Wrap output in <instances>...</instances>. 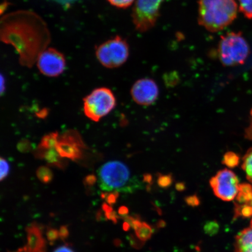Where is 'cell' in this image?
Returning <instances> with one entry per match:
<instances>
[{
	"label": "cell",
	"instance_id": "836d02e7",
	"mask_svg": "<svg viewBox=\"0 0 252 252\" xmlns=\"http://www.w3.org/2000/svg\"><path fill=\"white\" fill-rule=\"evenodd\" d=\"M4 82H5L4 79V78H3L2 75H1V94H3V91H4V90L5 89V87H4L5 86Z\"/></svg>",
	"mask_w": 252,
	"mask_h": 252
},
{
	"label": "cell",
	"instance_id": "7c38bea8",
	"mask_svg": "<svg viewBox=\"0 0 252 252\" xmlns=\"http://www.w3.org/2000/svg\"><path fill=\"white\" fill-rule=\"evenodd\" d=\"M27 244L23 249L24 252H46V242L43 238L42 230L36 223H32L27 229Z\"/></svg>",
	"mask_w": 252,
	"mask_h": 252
},
{
	"label": "cell",
	"instance_id": "6da1fadb",
	"mask_svg": "<svg viewBox=\"0 0 252 252\" xmlns=\"http://www.w3.org/2000/svg\"><path fill=\"white\" fill-rule=\"evenodd\" d=\"M0 39L14 47L21 65L31 68L49 45L51 34L40 15L30 10H19L1 18Z\"/></svg>",
	"mask_w": 252,
	"mask_h": 252
},
{
	"label": "cell",
	"instance_id": "8fae6325",
	"mask_svg": "<svg viewBox=\"0 0 252 252\" xmlns=\"http://www.w3.org/2000/svg\"><path fill=\"white\" fill-rule=\"evenodd\" d=\"M83 147V144L77 135L67 133L58 140L56 150L60 157L75 160L80 158Z\"/></svg>",
	"mask_w": 252,
	"mask_h": 252
},
{
	"label": "cell",
	"instance_id": "f1b7e54d",
	"mask_svg": "<svg viewBox=\"0 0 252 252\" xmlns=\"http://www.w3.org/2000/svg\"><path fill=\"white\" fill-rule=\"evenodd\" d=\"M58 4H61L65 7H70L71 5L76 2L78 0H53Z\"/></svg>",
	"mask_w": 252,
	"mask_h": 252
},
{
	"label": "cell",
	"instance_id": "d6986e66",
	"mask_svg": "<svg viewBox=\"0 0 252 252\" xmlns=\"http://www.w3.org/2000/svg\"><path fill=\"white\" fill-rule=\"evenodd\" d=\"M36 175L37 178L43 184H48L52 181L53 179L52 171L46 166H41L37 169Z\"/></svg>",
	"mask_w": 252,
	"mask_h": 252
},
{
	"label": "cell",
	"instance_id": "f546056e",
	"mask_svg": "<svg viewBox=\"0 0 252 252\" xmlns=\"http://www.w3.org/2000/svg\"><path fill=\"white\" fill-rule=\"evenodd\" d=\"M59 234L60 238L62 239V240H65V239L68 237L69 235V232L67 226H62L61 229H60Z\"/></svg>",
	"mask_w": 252,
	"mask_h": 252
},
{
	"label": "cell",
	"instance_id": "e575fe53",
	"mask_svg": "<svg viewBox=\"0 0 252 252\" xmlns=\"http://www.w3.org/2000/svg\"><path fill=\"white\" fill-rule=\"evenodd\" d=\"M23 251H24L23 249H20V250H19L18 252H22Z\"/></svg>",
	"mask_w": 252,
	"mask_h": 252
},
{
	"label": "cell",
	"instance_id": "83f0119b",
	"mask_svg": "<svg viewBox=\"0 0 252 252\" xmlns=\"http://www.w3.org/2000/svg\"><path fill=\"white\" fill-rule=\"evenodd\" d=\"M251 122L250 125L246 129L245 137L247 139L252 141V108L251 110Z\"/></svg>",
	"mask_w": 252,
	"mask_h": 252
},
{
	"label": "cell",
	"instance_id": "d590c367",
	"mask_svg": "<svg viewBox=\"0 0 252 252\" xmlns=\"http://www.w3.org/2000/svg\"><path fill=\"white\" fill-rule=\"evenodd\" d=\"M251 228H252V219L251 221Z\"/></svg>",
	"mask_w": 252,
	"mask_h": 252
},
{
	"label": "cell",
	"instance_id": "7402d4cb",
	"mask_svg": "<svg viewBox=\"0 0 252 252\" xmlns=\"http://www.w3.org/2000/svg\"><path fill=\"white\" fill-rule=\"evenodd\" d=\"M136 0H108V1L114 7L126 9L130 7Z\"/></svg>",
	"mask_w": 252,
	"mask_h": 252
},
{
	"label": "cell",
	"instance_id": "5b68a950",
	"mask_svg": "<svg viewBox=\"0 0 252 252\" xmlns=\"http://www.w3.org/2000/svg\"><path fill=\"white\" fill-rule=\"evenodd\" d=\"M116 97L108 88L94 90L84 98V114L91 121L97 122L115 108Z\"/></svg>",
	"mask_w": 252,
	"mask_h": 252
},
{
	"label": "cell",
	"instance_id": "603a6c76",
	"mask_svg": "<svg viewBox=\"0 0 252 252\" xmlns=\"http://www.w3.org/2000/svg\"><path fill=\"white\" fill-rule=\"evenodd\" d=\"M173 182L171 175H160L158 179V184L160 187L166 188L170 187Z\"/></svg>",
	"mask_w": 252,
	"mask_h": 252
},
{
	"label": "cell",
	"instance_id": "2e32d148",
	"mask_svg": "<svg viewBox=\"0 0 252 252\" xmlns=\"http://www.w3.org/2000/svg\"><path fill=\"white\" fill-rule=\"evenodd\" d=\"M234 219L238 217L249 218L252 217V204H239L235 203Z\"/></svg>",
	"mask_w": 252,
	"mask_h": 252
},
{
	"label": "cell",
	"instance_id": "277c9868",
	"mask_svg": "<svg viewBox=\"0 0 252 252\" xmlns=\"http://www.w3.org/2000/svg\"><path fill=\"white\" fill-rule=\"evenodd\" d=\"M216 53L222 65L233 67L244 64L250 47L240 32H231L220 36Z\"/></svg>",
	"mask_w": 252,
	"mask_h": 252
},
{
	"label": "cell",
	"instance_id": "52a82bcc",
	"mask_svg": "<svg viewBox=\"0 0 252 252\" xmlns=\"http://www.w3.org/2000/svg\"><path fill=\"white\" fill-rule=\"evenodd\" d=\"M164 0H136L131 12L135 30L143 33L155 27Z\"/></svg>",
	"mask_w": 252,
	"mask_h": 252
},
{
	"label": "cell",
	"instance_id": "7a4b0ae2",
	"mask_svg": "<svg viewBox=\"0 0 252 252\" xmlns=\"http://www.w3.org/2000/svg\"><path fill=\"white\" fill-rule=\"evenodd\" d=\"M198 23L210 32L222 31L237 17L235 0H198Z\"/></svg>",
	"mask_w": 252,
	"mask_h": 252
},
{
	"label": "cell",
	"instance_id": "d6a6232c",
	"mask_svg": "<svg viewBox=\"0 0 252 252\" xmlns=\"http://www.w3.org/2000/svg\"><path fill=\"white\" fill-rule=\"evenodd\" d=\"M176 189H177V190L179 191H183L185 188V186L184 184H182V183H179V184L176 185Z\"/></svg>",
	"mask_w": 252,
	"mask_h": 252
},
{
	"label": "cell",
	"instance_id": "1f68e13d",
	"mask_svg": "<svg viewBox=\"0 0 252 252\" xmlns=\"http://www.w3.org/2000/svg\"><path fill=\"white\" fill-rule=\"evenodd\" d=\"M128 212V209L126 207H122L120 208L119 210V213L121 215H127Z\"/></svg>",
	"mask_w": 252,
	"mask_h": 252
},
{
	"label": "cell",
	"instance_id": "d4e9b609",
	"mask_svg": "<svg viewBox=\"0 0 252 252\" xmlns=\"http://www.w3.org/2000/svg\"><path fill=\"white\" fill-rule=\"evenodd\" d=\"M119 196V192L112 191V193L108 194L104 193L102 194V197L105 198L108 204L112 205L116 203Z\"/></svg>",
	"mask_w": 252,
	"mask_h": 252
},
{
	"label": "cell",
	"instance_id": "4fadbf2b",
	"mask_svg": "<svg viewBox=\"0 0 252 252\" xmlns=\"http://www.w3.org/2000/svg\"><path fill=\"white\" fill-rule=\"evenodd\" d=\"M234 252H252V228L245 229L235 237Z\"/></svg>",
	"mask_w": 252,
	"mask_h": 252
},
{
	"label": "cell",
	"instance_id": "30bf717a",
	"mask_svg": "<svg viewBox=\"0 0 252 252\" xmlns=\"http://www.w3.org/2000/svg\"><path fill=\"white\" fill-rule=\"evenodd\" d=\"M132 97L138 105L149 106L155 102L159 95V88L155 81L150 78L138 80L131 90Z\"/></svg>",
	"mask_w": 252,
	"mask_h": 252
},
{
	"label": "cell",
	"instance_id": "e0dca14e",
	"mask_svg": "<svg viewBox=\"0 0 252 252\" xmlns=\"http://www.w3.org/2000/svg\"><path fill=\"white\" fill-rule=\"evenodd\" d=\"M135 234L142 241L149 240L153 234V229L151 225L146 222H142L141 225L136 230Z\"/></svg>",
	"mask_w": 252,
	"mask_h": 252
},
{
	"label": "cell",
	"instance_id": "44dd1931",
	"mask_svg": "<svg viewBox=\"0 0 252 252\" xmlns=\"http://www.w3.org/2000/svg\"><path fill=\"white\" fill-rule=\"evenodd\" d=\"M204 229L206 234L214 236L219 232L220 225L216 220H213V221L207 222L204 225Z\"/></svg>",
	"mask_w": 252,
	"mask_h": 252
},
{
	"label": "cell",
	"instance_id": "ffe728a7",
	"mask_svg": "<svg viewBox=\"0 0 252 252\" xmlns=\"http://www.w3.org/2000/svg\"><path fill=\"white\" fill-rule=\"evenodd\" d=\"M239 10L249 20H252V0H238Z\"/></svg>",
	"mask_w": 252,
	"mask_h": 252
},
{
	"label": "cell",
	"instance_id": "cb8c5ba5",
	"mask_svg": "<svg viewBox=\"0 0 252 252\" xmlns=\"http://www.w3.org/2000/svg\"><path fill=\"white\" fill-rule=\"evenodd\" d=\"M0 167H1V176H0V179L1 181L4 180V179L7 177L9 172V165L7 160L1 158L0 159Z\"/></svg>",
	"mask_w": 252,
	"mask_h": 252
},
{
	"label": "cell",
	"instance_id": "4316f807",
	"mask_svg": "<svg viewBox=\"0 0 252 252\" xmlns=\"http://www.w3.org/2000/svg\"><path fill=\"white\" fill-rule=\"evenodd\" d=\"M185 201L188 206L191 207H196L199 206L200 204L199 198H198L196 195H193V196H190L186 198Z\"/></svg>",
	"mask_w": 252,
	"mask_h": 252
},
{
	"label": "cell",
	"instance_id": "ba28073f",
	"mask_svg": "<svg viewBox=\"0 0 252 252\" xmlns=\"http://www.w3.org/2000/svg\"><path fill=\"white\" fill-rule=\"evenodd\" d=\"M210 184L214 193L220 200L225 201L234 200L239 191V180L231 170H220L210 179Z\"/></svg>",
	"mask_w": 252,
	"mask_h": 252
},
{
	"label": "cell",
	"instance_id": "ac0fdd59",
	"mask_svg": "<svg viewBox=\"0 0 252 252\" xmlns=\"http://www.w3.org/2000/svg\"><path fill=\"white\" fill-rule=\"evenodd\" d=\"M222 162L229 168H234L240 163V157L237 154L229 151L223 155Z\"/></svg>",
	"mask_w": 252,
	"mask_h": 252
},
{
	"label": "cell",
	"instance_id": "8992f818",
	"mask_svg": "<svg viewBox=\"0 0 252 252\" xmlns=\"http://www.w3.org/2000/svg\"><path fill=\"white\" fill-rule=\"evenodd\" d=\"M95 54L97 61L104 67L118 68L127 61L129 45L127 40L117 35L97 46Z\"/></svg>",
	"mask_w": 252,
	"mask_h": 252
},
{
	"label": "cell",
	"instance_id": "484cf974",
	"mask_svg": "<svg viewBox=\"0 0 252 252\" xmlns=\"http://www.w3.org/2000/svg\"><path fill=\"white\" fill-rule=\"evenodd\" d=\"M47 238L50 243H55L60 238L59 231L55 229H49L47 232Z\"/></svg>",
	"mask_w": 252,
	"mask_h": 252
},
{
	"label": "cell",
	"instance_id": "5bb4252c",
	"mask_svg": "<svg viewBox=\"0 0 252 252\" xmlns=\"http://www.w3.org/2000/svg\"><path fill=\"white\" fill-rule=\"evenodd\" d=\"M237 204H250L252 202V185L249 184L239 185V191L236 197Z\"/></svg>",
	"mask_w": 252,
	"mask_h": 252
},
{
	"label": "cell",
	"instance_id": "4dcf8cb0",
	"mask_svg": "<svg viewBox=\"0 0 252 252\" xmlns=\"http://www.w3.org/2000/svg\"><path fill=\"white\" fill-rule=\"evenodd\" d=\"M53 252H74L71 248L63 246V247H59Z\"/></svg>",
	"mask_w": 252,
	"mask_h": 252
},
{
	"label": "cell",
	"instance_id": "9c48e42d",
	"mask_svg": "<svg viewBox=\"0 0 252 252\" xmlns=\"http://www.w3.org/2000/svg\"><path fill=\"white\" fill-rule=\"evenodd\" d=\"M37 67L45 76H59L65 70L66 61L63 53L53 47H49L41 53L37 60Z\"/></svg>",
	"mask_w": 252,
	"mask_h": 252
},
{
	"label": "cell",
	"instance_id": "3957f363",
	"mask_svg": "<svg viewBox=\"0 0 252 252\" xmlns=\"http://www.w3.org/2000/svg\"><path fill=\"white\" fill-rule=\"evenodd\" d=\"M100 189L106 191L132 192L140 187L139 182L132 177L125 163L112 160L100 166L98 171Z\"/></svg>",
	"mask_w": 252,
	"mask_h": 252
},
{
	"label": "cell",
	"instance_id": "9a60e30c",
	"mask_svg": "<svg viewBox=\"0 0 252 252\" xmlns=\"http://www.w3.org/2000/svg\"><path fill=\"white\" fill-rule=\"evenodd\" d=\"M242 168L244 170L248 180L252 184V148L247 151L242 159Z\"/></svg>",
	"mask_w": 252,
	"mask_h": 252
}]
</instances>
